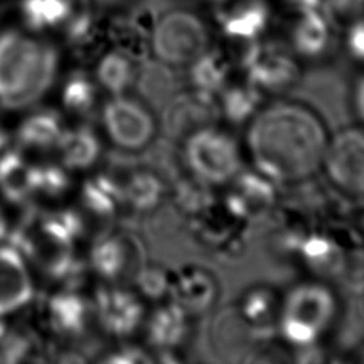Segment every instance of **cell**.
I'll list each match as a JSON object with an SVG mask.
<instances>
[{"label": "cell", "mask_w": 364, "mask_h": 364, "mask_svg": "<svg viewBox=\"0 0 364 364\" xmlns=\"http://www.w3.org/2000/svg\"><path fill=\"white\" fill-rule=\"evenodd\" d=\"M321 118L294 101L262 108L246 131L249 156L256 171L272 182H299L321 168L328 144Z\"/></svg>", "instance_id": "cell-1"}, {"label": "cell", "mask_w": 364, "mask_h": 364, "mask_svg": "<svg viewBox=\"0 0 364 364\" xmlns=\"http://www.w3.org/2000/svg\"><path fill=\"white\" fill-rule=\"evenodd\" d=\"M60 68L58 48L30 30L0 31V105L24 109L53 87Z\"/></svg>", "instance_id": "cell-2"}, {"label": "cell", "mask_w": 364, "mask_h": 364, "mask_svg": "<svg viewBox=\"0 0 364 364\" xmlns=\"http://www.w3.org/2000/svg\"><path fill=\"white\" fill-rule=\"evenodd\" d=\"M82 232V219L73 210L30 213L17 226L10 242L41 273L67 280L80 273L75 243Z\"/></svg>", "instance_id": "cell-3"}, {"label": "cell", "mask_w": 364, "mask_h": 364, "mask_svg": "<svg viewBox=\"0 0 364 364\" xmlns=\"http://www.w3.org/2000/svg\"><path fill=\"white\" fill-rule=\"evenodd\" d=\"M212 46L210 24L182 3L162 7L151 16L148 50L168 68H188Z\"/></svg>", "instance_id": "cell-4"}, {"label": "cell", "mask_w": 364, "mask_h": 364, "mask_svg": "<svg viewBox=\"0 0 364 364\" xmlns=\"http://www.w3.org/2000/svg\"><path fill=\"white\" fill-rule=\"evenodd\" d=\"M336 309V297L324 284H299L282 301L280 333L294 346H309L328 327Z\"/></svg>", "instance_id": "cell-5"}, {"label": "cell", "mask_w": 364, "mask_h": 364, "mask_svg": "<svg viewBox=\"0 0 364 364\" xmlns=\"http://www.w3.org/2000/svg\"><path fill=\"white\" fill-rule=\"evenodd\" d=\"M183 159L193 178L203 185L229 183L242 168L237 142L212 125H200L188 135Z\"/></svg>", "instance_id": "cell-6"}, {"label": "cell", "mask_w": 364, "mask_h": 364, "mask_svg": "<svg viewBox=\"0 0 364 364\" xmlns=\"http://www.w3.org/2000/svg\"><path fill=\"white\" fill-rule=\"evenodd\" d=\"M100 117L107 138L119 149L139 151L155 138L156 122L152 112L127 94L111 95L101 107Z\"/></svg>", "instance_id": "cell-7"}, {"label": "cell", "mask_w": 364, "mask_h": 364, "mask_svg": "<svg viewBox=\"0 0 364 364\" xmlns=\"http://www.w3.org/2000/svg\"><path fill=\"white\" fill-rule=\"evenodd\" d=\"M247 81L259 91L284 90L300 75L299 58L282 43L259 40L240 60Z\"/></svg>", "instance_id": "cell-8"}, {"label": "cell", "mask_w": 364, "mask_h": 364, "mask_svg": "<svg viewBox=\"0 0 364 364\" xmlns=\"http://www.w3.org/2000/svg\"><path fill=\"white\" fill-rule=\"evenodd\" d=\"M321 168L338 189L364 196V124L344 128L328 138Z\"/></svg>", "instance_id": "cell-9"}, {"label": "cell", "mask_w": 364, "mask_h": 364, "mask_svg": "<svg viewBox=\"0 0 364 364\" xmlns=\"http://www.w3.org/2000/svg\"><path fill=\"white\" fill-rule=\"evenodd\" d=\"M273 21L282 26V43L297 58H316L321 55L336 34L320 7L274 13Z\"/></svg>", "instance_id": "cell-10"}, {"label": "cell", "mask_w": 364, "mask_h": 364, "mask_svg": "<svg viewBox=\"0 0 364 364\" xmlns=\"http://www.w3.org/2000/svg\"><path fill=\"white\" fill-rule=\"evenodd\" d=\"M210 10L216 30L225 40L233 41L263 38L274 17L269 0H220Z\"/></svg>", "instance_id": "cell-11"}, {"label": "cell", "mask_w": 364, "mask_h": 364, "mask_svg": "<svg viewBox=\"0 0 364 364\" xmlns=\"http://www.w3.org/2000/svg\"><path fill=\"white\" fill-rule=\"evenodd\" d=\"M142 250L139 243L124 233H104L92 243L90 266L107 282L127 279L141 269Z\"/></svg>", "instance_id": "cell-12"}, {"label": "cell", "mask_w": 364, "mask_h": 364, "mask_svg": "<svg viewBox=\"0 0 364 364\" xmlns=\"http://www.w3.org/2000/svg\"><path fill=\"white\" fill-rule=\"evenodd\" d=\"M92 310L101 328L114 337L131 336L144 320L141 300L129 290L115 284L97 290Z\"/></svg>", "instance_id": "cell-13"}, {"label": "cell", "mask_w": 364, "mask_h": 364, "mask_svg": "<svg viewBox=\"0 0 364 364\" xmlns=\"http://www.w3.org/2000/svg\"><path fill=\"white\" fill-rule=\"evenodd\" d=\"M28 260L10 243L0 245V316L24 309L34 297V282Z\"/></svg>", "instance_id": "cell-14"}, {"label": "cell", "mask_w": 364, "mask_h": 364, "mask_svg": "<svg viewBox=\"0 0 364 364\" xmlns=\"http://www.w3.org/2000/svg\"><path fill=\"white\" fill-rule=\"evenodd\" d=\"M92 317V301L73 289L51 294L44 306L46 324L61 337L82 336L88 330Z\"/></svg>", "instance_id": "cell-15"}, {"label": "cell", "mask_w": 364, "mask_h": 364, "mask_svg": "<svg viewBox=\"0 0 364 364\" xmlns=\"http://www.w3.org/2000/svg\"><path fill=\"white\" fill-rule=\"evenodd\" d=\"M189 313L171 300L158 307L146 321L148 343L156 350L162 361H175L171 354L186 338L189 330Z\"/></svg>", "instance_id": "cell-16"}, {"label": "cell", "mask_w": 364, "mask_h": 364, "mask_svg": "<svg viewBox=\"0 0 364 364\" xmlns=\"http://www.w3.org/2000/svg\"><path fill=\"white\" fill-rule=\"evenodd\" d=\"M0 193L16 205L36 198V165L21 151L4 149L0 154Z\"/></svg>", "instance_id": "cell-17"}, {"label": "cell", "mask_w": 364, "mask_h": 364, "mask_svg": "<svg viewBox=\"0 0 364 364\" xmlns=\"http://www.w3.org/2000/svg\"><path fill=\"white\" fill-rule=\"evenodd\" d=\"M232 189L229 192L226 205L228 209L240 218L257 216L273 202V185L269 178L262 173L240 175V172L230 181Z\"/></svg>", "instance_id": "cell-18"}, {"label": "cell", "mask_w": 364, "mask_h": 364, "mask_svg": "<svg viewBox=\"0 0 364 364\" xmlns=\"http://www.w3.org/2000/svg\"><path fill=\"white\" fill-rule=\"evenodd\" d=\"M169 296L189 314L200 313L213 303L216 286L208 272L198 267H185L172 274Z\"/></svg>", "instance_id": "cell-19"}, {"label": "cell", "mask_w": 364, "mask_h": 364, "mask_svg": "<svg viewBox=\"0 0 364 364\" xmlns=\"http://www.w3.org/2000/svg\"><path fill=\"white\" fill-rule=\"evenodd\" d=\"M138 61L121 48L104 50L98 55L94 70V78L100 90L111 95L127 94L138 78Z\"/></svg>", "instance_id": "cell-20"}, {"label": "cell", "mask_w": 364, "mask_h": 364, "mask_svg": "<svg viewBox=\"0 0 364 364\" xmlns=\"http://www.w3.org/2000/svg\"><path fill=\"white\" fill-rule=\"evenodd\" d=\"M54 149L65 169L84 171L98 161L101 142L92 128L78 125L75 128H65Z\"/></svg>", "instance_id": "cell-21"}, {"label": "cell", "mask_w": 364, "mask_h": 364, "mask_svg": "<svg viewBox=\"0 0 364 364\" xmlns=\"http://www.w3.org/2000/svg\"><path fill=\"white\" fill-rule=\"evenodd\" d=\"M189 81L198 95L212 98L226 87L232 70L230 55L220 47L212 46L189 67Z\"/></svg>", "instance_id": "cell-22"}, {"label": "cell", "mask_w": 364, "mask_h": 364, "mask_svg": "<svg viewBox=\"0 0 364 364\" xmlns=\"http://www.w3.org/2000/svg\"><path fill=\"white\" fill-rule=\"evenodd\" d=\"M64 131V119L57 111L40 109L21 121L16 138L21 149L48 151L55 148Z\"/></svg>", "instance_id": "cell-23"}, {"label": "cell", "mask_w": 364, "mask_h": 364, "mask_svg": "<svg viewBox=\"0 0 364 364\" xmlns=\"http://www.w3.org/2000/svg\"><path fill=\"white\" fill-rule=\"evenodd\" d=\"M75 0H20L18 13L27 30L44 33L63 28L74 14Z\"/></svg>", "instance_id": "cell-24"}, {"label": "cell", "mask_w": 364, "mask_h": 364, "mask_svg": "<svg viewBox=\"0 0 364 364\" xmlns=\"http://www.w3.org/2000/svg\"><path fill=\"white\" fill-rule=\"evenodd\" d=\"M81 203L95 218H114L125 206L122 185L109 175H95L82 185Z\"/></svg>", "instance_id": "cell-25"}, {"label": "cell", "mask_w": 364, "mask_h": 364, "mask_svg": "<svg viewBox=\"0 0 364 364\" xmlns=\"http://www.w3.org/2000/svg\"><path fill=\"white\" fill-rule=\"evenodd\" d=\"M121 185L125 206L136 212L154 210L165 195L162 179L151 171H135Z\"/></svg>", "instance_id": "cell-26"}, {"label": "cell", "mask_w": 364, "mask_h": 364, "mask_svg": "<svg viewBox=\"0 0 364 364\" xmlns=\"http://www.w3.org/2000/svg\"><path fill=\"white\" fill-rule=\"evenodd\" d=\"M100 87L94 77L84 71L71 73L61 88V104L70 114L88 117L98 108Z\"/></svg>", "instance_id": "cell-27"}, {"label": "cell", "mask_w": 364, "mask_h": 364, "mask_svg": "<svg viewBox=\"0 0 364 364\" xmlns=\"http://www.w3.org/2000/svg\"><path fill=\"white\" fill-rule=\"evenodd\" d=\"M259 90L249 81L246 85L225 87L222 90V111L232 121H243L255 112L256 101L259 100Z\"/></svg>", "instance_id": "cell-28"}, {"label": "cell", "mask_w": 364, "mask_h": 364, "mask_svg": "<svg viewBox=\"0 0 364 364\" xmlns=\"http://www.w3.org/2000/svg\"><path fill=\"white\" fill-rule=\"evenodd\" d=\"M318 7L336 33L364 18V0H320Z\"/></svg>", "instance_id": "cell-29"}, {"label": "cell", "mask_w": 364, "mask_h": 364, "mask_svg": "<svg viewBox=\"0 0 364 364\" xmlns=\"http://www.w3.org/2000/svg\"><path fill=\"white\" fill-rule=\"evenodd\" d=\"M68 186V169L61 164L36 165V198H58Z\"/></svg>", "instance_id": "cell-30"}, {"label": "cell", "mask_w": 364, "mask_h": 364, "mask_svg": "<svg viewBox=\"0 0 364 364\" xmlns=\"http://www.w3.org/2000/svg\"><path fill=\"white\" fill-rule=\"evenodd\" d=\"M136 286L144 297L148 299H162L169 294L172 274L164 269L151 266L141 267L136 274Z\"/></svg>", "instance_id": "cell-31"}, {"label": "cell", "mask_w": 364, "mask_h": 364, "mask_svg": "<svg viewBox=\"0 0 364 364\" xmlns=\"http://www.w3.org/2000/svg\"><path fill=\"white\" fill-rule=\"evenodd\" d=\"M340 34L347 54L353 60L364 63V18L353 23Z\"/></svg>", "instance_id": "cell-32"}, {"label": "cell", "mask_w": 364, "mask_h": 364, "mask_svg": "<svg viewBox=\"0 0 364 364\" xmlns=\"http://www.w3.org/2000/svg\"><path fill=\"white\" fill-rule=\"evenodd\" d=\"M104 361L112 363V364H138V363H151L152 358L144 350L134 346H127L108 354L104 358Z\"/></svg>", "instance_id": "cell-33"}, {"label": "cell", "mask_w": 364, "mask_h": 364, "mask_svg": "<svg viewBox=\"0 0 364 364\" xmlns=\"http://www.w3.org/2000/svg\"><path fill=\"white\" fill-rule=\"evenodd\" d=\"M274 13L289 11L303 7H318L320 0H269Z\"/></svg>", "instance_id": "cell-34"}, {"label": "cell", "mask_w": 364, "mask_h": 364, "mask_svg": "<svg viewBox=\"0 0 364 364\" xmlns=\"http://www.w3.org/2000/svg\"><path fill=\"white\" fill-rule=\"evenodd\" d=\"M354 107L358 118L364 124V75H361L354 85Z\"/></svg>", "instance_id": "cell-35"}, {"label": "cell", "mask_w": 364, "mask_h": 364, "mask_svg": "<svg viewBox=\"0 0 364 364\" xmlns=\"http://www.w3.org/2000/svg\"><path fill=\"white\" fill-rule=\"evenodd\" d=\"M9 235V223L4 212L0 209V240Z\"/></svg>", "instance_id": "cell-36"}, {"label": "cell", "mask_w": 364, "mask_h": 364, "mask_svg": "<svg viewBox=\"0 0 364 364\" xmlns=\"http://www.w3.org/2000/svg\"><path fill=\"white\" fill-rule=\"evenodd\" d=\"M92 1L94 4L100 6V7H109V6H117V4H121L122 1L125 0H90Z\"/></svg>", "instance_id": "cell-37"}, {"label": "cell", "mask_w": 364, "mask_h": 364, "mask_svg": "<svg viewBox=\"0 0 364 364\" xmlns=\"http://www.w3.org/2000/svg\"><path fill=\"white\" fill-rule=\"evenodd\" d=\"M6 144H7V136H6L4 129L0 125V154L6 149Z\"/></svg>", "instance_id": "cell-38"}]
</instances>
